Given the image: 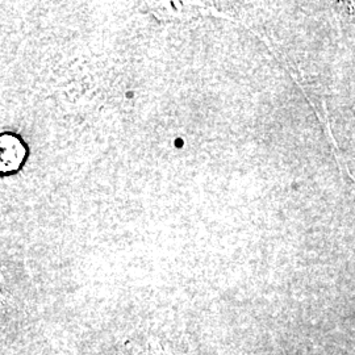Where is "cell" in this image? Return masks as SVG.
I'll use <instances>...</instances> for the list:
<instances>
[{
	"label": "cell",
	"mask_w": 355,
	"mask_h": 355,
	"mask_svg": "<svg viewBox=\"0 0 355 355\" xmlns=\"http://www.w3.org/2000/svg\"><path fill=\"white\" fill-rule=\"evenodd\" d=\"M26 146L23 140L12 133L0 136V173L10 175L20 170L26 158Z\"/></svg>",
	"instance_id": "obj_1"
}]
</instances>
